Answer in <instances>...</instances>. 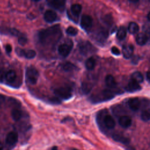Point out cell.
I'll return each instance as SVG.
<instances>
[{
	"instance_id": "cell-1",
	"label": "cell",
	"mask_w": 150,
	"mask_h": 150,
	"mask_svg": "<svg viewBox=\"0 0 150 150\" xmlns=\"http://www.w3.org/2000/svg\"><path fill=\"white\" fill-rule=\"evenodd\" d=\"M62 36V30L59 25L40 30L38 33V40L44 45H51L58 41Z\"/></svg>"
},
{
	"instance_id": "cell-2",
	"label": "cell",
	"mask_w": 150,
	"mask_h": 150,
	"mask_svg": "<svg viewBox=\"0 0 150 150\" xmlns=\"http://www.w3.org/2000/svg\"><path fill=\"white\" fill-rule=\"evenodd\" d=\"M115 97V93L111 90L105 89L96 94L92 95L89 100L93 104L101 103L112 99Z\"/></svg>"
},
{
	"instance_id": "cell-3",
	"label": "cell",
	"mask_w": 150,
	"mask_h": 150,
	"mask_svg": "<svg viewBox=\"0 0 150 150\" xmlns=\"http://www.w3.org/2000/svg\"><path fill=\"white\" fill-rule=\"evenodd\" d=\"M25 76L28 83L32 85H34L36 84L38 81L39 74L38 70L35 67L33 66H29L26 68Z\"/></svg>"
},
{
	"instance_id": "cell-4",
	"label": "cell",
	"mask_w": 150,
	"mask_h": 150,
	"mask_svg": "<svg viewBox=\"0 0 150 150\" xmlns=\"http://www.w3.org/2000/svg\"><path fill=\"white\" fill-rule=\"evenodd\" d=\"M54 93L56 97L63 100H68L72 97L71 89L67 86L60 87L54 90Z\"/></svg>"
},
{
	"instance_id": "cell-5",
	"label": "cell",
	"mask_w": 150,
	"mask_h": 150,
	"mask_svg": "<svg viewBox=\"0 0 150 150\" xmlns=\"http://www.w3.org/2000/svg\"><path fill=\"white\" fill-rule=\"evenodd\" d=\"M73 46V42L71 40L68 39L65 42L60 44L59 46L57 49L58 53L61 56L63 57H66L71 52Z\"/></svg>"
},
{
	"instance_id": "cell-6",
	"label": "cell",
	"mask_w": 150,
	"mask_h": 150,
	"mask_svg": "<svg viewBox=\"0 0 150 150\" xmlns=\"http://www.w3.org/2000/svg\"><path fill=\"white\" fill-rule=\"evenodd\" d=\"M79 49L80 54L86 56L93 53L96 49L94 46L88 41H83L79 44Z\"/></svg>"
},
{
	"instance_id": "cell-7",
	"label": "cell",
	"mask_w": 150,
	"mask_h": 150,
	"mask_svg": "<svg viewBox=\"0 0 150 150\" xmlns=\"http://www.w3.org/2000/svg\"><path fill=\"white\" fill-rule=\"evenodd\" d=\"M16 53L18 56L24 57L28 59H33L36 55V53L35 50L32 49H23L20 47H16L15 49Z\"/></svg>"
},
{
	"instance_id": "cell-8",
	"label": "cell",
	"mask_w": 150,
	"mask_h": 150,
	"mask_svg": "<svg viewBox=\"0 0 150 150\" xmlns=\"http://www.w3.org/2000/svg\"><path fill=\"white\" fill-rule=\"evenodd\" d=\"M93 19L91 16L88 15L82 16L80 21V26L84 30L86 31L89 30L93 26Z\"/></svg>"
},
{
	"instance_id": "cell-9",
	"label": "cell",
	"mask_w": 150,
	"mask_h": 150,
	"mask_svg": "<svg viewBox=\"0 0 150 150\" xmlns=\"http://www.w3.org/2000/svg\"><path fill=\"white\" fill-rule=\"evenodd\" d=\"M16 79V73L13 70H9L5 72L4 77V83L7 85H10L13 87V84L15 83Z\"/></svg>"
},
{
	"instance_id": "cell-10",
	"label": "cell",
	"mask_w": 150,
	"mask_h": 150,
	"mask_svg": "<svg viewBox=\"0 0 150 150\" xmlns=\"http://www.w3.org/2000/svg\"><path fill=\"white\" fill-rule=\"evenodd\" d=\"M47 4L49 6L54 8L56 10L59 11L60 12H62L64 11L65 8V1H61V0H53V1H47Z\"/></svg>"
},
{
	"instance_id": "cell-11",
	"label": "cell",
	"mask_w": 150,
	"mask_h": 150,
	"mask_svg": "<svg viewBox=\"0 0 150 150\" xmlns=\"http://www.w3.org/2000/svg\"><path fill=\"white\" fill-rule=\"evenodd\" d=\"M108 31L106 29H101L96 33L94 38L99 43H104L108 38Z\"/></svg>"
},
{
	"instance_id": "cell-12",
	"label": "cell",
	"mask_w": 150,
	"mask_h": 150,
	"mask_svg": "<svg viewBox=\"0 0 150 150\" xmlns=\"http://www.w3.org/2000/svg\"><path fill=\"white\" fill-rule=\"evenodd\" d=\"M125 90L129 93H134L136 91H138L141 90V87L139 84V83L136 81L131 80L127 85L125 87Z\"/></svg>"
},
{
	"instance_id": "cell-13",
	"label": "cell",
	"mask_w": 150,
	"mask_h": 150,
	"mask_svg": "<svg viewBox=\"0 0 150 150\" xmlns=\"http://www.w3.org/2000/svg\"><path fill=\"white\" fill-rule=\"evenodd\" d=\"M18 140V134L15 131H11L8 134L6 137V142L9 145H14Z\"/></svg>"
},
{
	"instance_id": "cell-14",
	"label": "cell",
	"mask_w": 150,
	"mask_h": 150,
	"mask_svg": "<svg viewBox=\"0 0 150 150\" xmlns=\"http://www.w3.org/2000/svg\"><path fill=\"white\" fill-rule=\"evenodd\" d=\"M134 52V46L131 44H126L123 45L122 53L125 59H129L132 57Z\"/></svg>"
},
{
	"instance_id": "cell-15",
	"label": "cell",
	"mask_w": 150,
	"mask_h": 150,
	"mask_svg": "<svg viewBox=\"0 0 150 150\" xmlns=\"http://www.w3.org/2000/svg\"><path fill=\"white\" fill-rule=\"evenodd\" d=\"M44 19L46 22L53 23L57 21V13L52 10H47L44 13Z\"/></svg>"
},
{
	"instance_id": "cell-16",
	"label": "cell",
	"mask_w": 150,
	"mask_h": 150,
	"mask_svg": "<svg viewBox=\"0 0 150 150\" xmlns=\"http://www.w3.org/2000/svg\"><path fill=\"white\" fill-rule=\"evenodd\" d=\"M129 108L133 111H136L139 110L141 105V101L138 98H131L128 101Z\"/></svg>"
},
{
	"instance_id": "cell-17",
	"label": "cell",
	"mask_w": 150,
	"mask_h": 150,
	"mask_svg": "<svg viewBox=\"0 0 150 150\" xmlns=\"http://www.w3.org/2000/svg\"><path fill=\"white\" fill-rule=\"evenodd\" d=\"M103 122L105 127L109 129H113L115 126V122L111 115L106 114L103 119Z\"/></svg>"
},
{
	"instance_id": "cell-18",
	"label": "cell",
	"mask_w": 150,
	"mask_h": 150,
	"mask_svg": "<svg viewBox=\"0 0 150 150\" xmlns=\"http://www.w3.org/2000/svg\"><path fill=\"white\" fill-rule=\"evenodd\" d=\"M118 123L122 128H127L131 125L132 120L129 116L122 115L120 117L118 120Z\"/></svg>"
},
{
	"instance_id": "cell-19",
	"label": "cell",
	"mask_w": 150,
	"mask_h": 150,
	"mask_svg": "<svg viewBox=\"0 0 150 150\" xmlns=\"http://www.w3.org/2000/svg\"><path fill=\"white\" fill-rule=\"evenodd\" d=\"M112 138L115 141L123 144H128L130 142V139L128 138L119 133H114L112 135Z\"/></svg>"
},
{
	"instance_id": "cell-20",
	"label": "cell",
	"mask_w": 150,
	"mask_h": 150,
	"mask_svg": "<svg viewBox=\"0 0 150 150\" xmlns=\"http://www.w3.org/2000/svg\"><path fill=\"white\" fill-rule=\"evenodd\" d=\"M135 40L138 45L144 46L148 42V37L145 33H139L136 36Z\"/></svg>"
},
{
	"instance_id": "cell-21",
	"label": "cell",
	"mask_w": 150,
	"mask_h": 150,
	"mask_svg": "<svg viewBox=\"0 0 150 150\" xmlns=\"http://www.w3.org/2000/svg\"><path fill=\"white\" fill-rule=\"evenodd\" d=\"M82 9V6L80 4H75L71 5L70 8L71 12L73 16L76 17H79Z\"/></svg>"
},
{
	"instance_id": "cell-22",
	"label": "cell",
	"mask_w": 150,
	"mask_h": 150,
	"mask_svg": "<svg viewBox=\"0 0 150 150\" xmlns=\"http://www.w3.org/2000/svg\"><path fill=\"white\" fill-rule=\"evenodd\" d=\"M105 84L109 88H114L117 86V82L112 75H107L105 79Z\"/></svg>"
},
{
	"instance_id": "cell-23",
	"label": "cell",
	"mask_w": 150,
	"mask_h": 150,
	"mask_svg": "<svg viewBox=\"0 0 150 150\" xmlns=\"http://www.w3.org/2000/svg\"><path fill=\"white\" fill-rule=\"evenodd\" d=\"M127 36V29L125 27L121 26H120L117 31V38L120 40H122L125 38Z\"/></svg>"
},
{
	"instance_id": "cell-24",
	"label": "cell",
	"mask_w": 150,
	"mask_h": 150,
	"mask_svg": "<svg viewBox=\"0 0 150 150\" xmlns=\"http://www.w3.org/2000/svg\"><path fill=\"white\" fill-rule=\"evenodd\" d=\"M11 115L14 121H18L22 118L23 116V112L21 110L18 108H13L11 111Z\"/></svg>"
},
{
	"instance_id": "cell-25",
	"label": "cell",
	"mask_w": 150,
	"mask_h": 150,
	"mask_svg": "<svg viewBox=\"0 0 150 150\" xmlns=\"http://www.w3.org/2000/svg\"><path fill=\"white\" fill-rule=\"evenodd\" d=\"M96 62L94 57L88 58L85 62V67L88 70H93L96 66Z\"/></svg>"
},
{
	"instance_id": "cell-26",
	"label": "cell",
	"mask_w": 150,
	"mask_h": 150,
	"mask_svg": "<svg viewBox=\"0 0 150 150\" xmlns=\"http://www.w3.org/2000/svg\"><path fill=\"white\" fill-rule=\"evenodd\" d=\"M62 68L65 71H71L78 69V68L73 63L70 62H65L62 64Z\"/></svg>"
},
{
	"instance_id": "cell-27",
	"label": "cell",
	"mask_w": 150,
	"mask_h": 150,
	"mask_svg": "<svg viewBox=\"0 0 150 150\" xmlns=\"http://www.w3.org/2000/svg\"><path fill=\"white\" fill-rule=\"evenodd\" d=\"M131 80L138 83H140L144 81V76L141 72L135 71L131 74Z\"/></svg>"
},
{
	"instance_id": "cell-28",
	"label": "cell",
	"mask_w": 150,
	"mask_h": 150,
	"mask_svg": "<svg viewBox=\"0 0 150 150\" xmlns=\"http://www.w3.org/2000/svg\"><path fill=\"white\" fill-rule=\"evenodd\" d=\"M128 30L131 34H135L139 31V27L136 22H131L128 25Z\"/></svg>"
},
{
	"instance_id": "cell-29",
	"label": "cell",
	"mask_w": 150,
	"mask_h": 150,
	"mask_svg": "<svg viewBox=\"0 0 150 150\" xmlns=\"http://www.w3.org/2000/svg\"><path fill=\"white\" fill-rule=\"evenodd\" d=\"M93 87V85L88 83L84 82L82 83L81 85V91L84 94H87L91 90Z\"/></svg>"
},
{
	"instance_id": "cell-30",
	"label": "cell",
	"mask_w": 150,
	"mask_h": 150,
	"mask_svg": "<svg viewBox=\"0 0 150 150\" xmlns=\"http://www.w3.org/2000/svg\"><path fill=\"white\" fill-rule=\"evenodd\" d=\"M141 118L142 121L147 122L150 119V114L149 110H145L142 111L141 114Z\"/></svg>"
},
{
	"instance_id": "cell-31",
	"label": "cell",
	"mask_w": 150,
	"mask_h": 150,
	"mask_svg": "<svg viewBox=\"0 0 150 150\" xmlns=\"http://www.w3.org/2000/svg\"><path fill=\"white\" fill-rule=\"evenodd\" d=\"M66 32L67 35H69L70 36H74L77 35L78 30L73 26H69L67 28V29L66 30Z\"/></svg>"
},
{
	"instance_id": "cell-32",
	"label": "cell",
	"mask_w": 150,
	"mask_h": 150,
	"mask_svg": "<svg viewBox=\"0 0 150 150\" xmlns=\"http://www.w3.org/2000/svg\"><path fill=\"white\" fill-rule=\"evenodd\" d=\"M18 43L21 46H24L26 44L27 42H28V38L26 37V36L24 34H21L19 36H18Z\"/></svg>"
},
{
	"instance_id": "cell-33",
	"label": "cell",
	"mask_w": 150,
	"mask_h": 150,
	"mask_svg": "<svg viewBox=\"0 0 150 150\" xmlns=\"http://www.w3.org/2000/svg\"><path fill=\"white\" fill-rule=\"evenodd\" d=\"M111 53L113 54H114L115 56H119L120 54V50L117 47H116L115 46L112 47V48L111 49Z\"/></svg>"
},
{
	"instance_id": "cell-34",
	"label": "cell",
	"mask_w": 150,
	"mask_h": 150,
	"mask_svg": "<svg viewBox=\"0 0 150 150\" xmlns=\"http://www.w3.org/2000/svg\"><path fill=\"white\" fill-rule=\"evenodd\" d=\"M5 72L2 69L0 68V83H4V77Z\"/></svg>"
},
{
	"instance_id": "cell-35",
	"label": "cell",
	"mask_w": 150,
	"mask_h": 150,
	"mask_svg": "<svg viewBox=\"0 0 150 150\" xmlns=\"http://www.w3.org/2000/svg\"><path fill=\"white\" fill-rule=\"evenodd\" d=\"M50 101L52 103H53V104H60V100H59V98H58L56 97L51 98L50 99Z\"/></svg>"
},
{
	"instance_id": "cell-36",
	"label": "cell",
	"mask_w": 150,
	"mask_h": 150,
	"mask_svg": "<svg viewBox=\"0 0 150 150\" xmlns=\"http://www.w3.org/2000/svg\"><path fill=\"white\" fill-rule=\"evenodd\" d=\"M5 50L7 53H11L12 52V46L9 44H7L5 46Z\"/></svg>"
},
{
	"instance_id": "cell-37",
	"label": "cell",
	"mask_w": 150,
	"mask_h": 150,
	"mask_svg": "<svg viewBox=\"0 0 150 150\" xmlns=\"http://www.w3.org/2000/svg\"><path fill=\"white\" fill-rule=\"evenodd\" d=\"M138 60H139L138 57L137 56H134V57H133V58L132 59V63L134 64H137Z\"/></svg>"
},
{
	"instance_id": "cell-38",
	"label": "cell",
	"mask_w": 150,
	"mask_h": 150,
	"mask_svg": "<svg viewBox=\"0 0 150 150\" xmlns=\"http://www.w3.org/2000/svg\"><path fill=\"white\" fill-rule=\"evenodd\" d=\"M146 80H147V81H149V71H147V72H146Z\"/></svg>"
},
{
	"instance_id": "cell-39",
	"label": "cell",
	"mask_w": 150,
	"mask_h": 150,
	"mask_svg": "<svg viewBox=\"0 0 150 150\" xmlns=\"http://www.w3.org/2000/svg\"><path fill=\"white\" fill-rule=\"evenodd\" d=\"M3 148H4L3 145H2V144L0 142V150H3Z\"/></svg>"
},
{
	"instance_id": "cell-40",
	"label": "cell",
	"mask_w": 150,
	"mask_h": 150,
	"mask_svg": "<svg viewBox=\"0 0 150 150\" xmlns=\"http://www.w3.org/2000/svg\"><path fill=\"white\" fill-rule=\"evenodd\" d=\"M149 15H150V14H149V13H148V15H147V17H148V21H149Z\"/></svg>"
},
{
	"instance_id": "cell-41",
	"label": "cell",
	"mask_w": 150,
	"mask_h": 150,
	"mask_svg": "<svg viewBox=\"0 0 150 150\" xmlns=\"http://www.w3.org/2000/svg\"><path fill=\"white\" fill-rule=\"evenodd\" d=\"M52 150H57V147H56V146L53 147V148H52Z\"/></svg>"
},
{
	"instance_id": "cell-42",
	"label": "cell",
	"mask_w": 150,
	"mask_h": 150,
	"mask_svg": "<svg viewBox=\"0 0 150 150\" xmlns=\"http://www.w3.org/2000/svg\"><path fill=\"white\" fill-rule=\"evenodd\" d=\"M71 150H79V149H71Z\"/></svg>"
}]
</instances>
